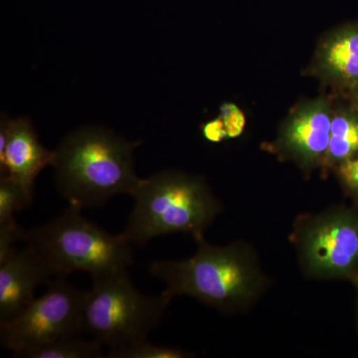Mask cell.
Listing matches in <instances>:
<instances>
[{"label": "cell", "mask_w": 358, "mask_h": 358, "mask_svg": "<svg viewBox=\"0 0 358 358\" xmlns=\"http://www.w3.org/2000/svg\"><path fill=\"white\" fill-rule=\"evenodd\" d=\"M194 255L183 260L155 261L150 274L166 284L169 299L189 296L219 312L243 313L267 291L270 281L251 245L215 246L196 240Z\"/></svg>", "instance_id": "cell-1"}, {"label": "cell", "mask_w": 358, "mask_h": 358, "mask_svg": "<svg viewBox=\"0 0 358 358\" xmlns=\"http://www.w3.org/2000/svg\"><path fill=\"white\" fill-rule=\"evenodd\" d=\"M141 143L99 127L72 131L55 150L52 166L59 192L82 209L102 206L117 195L131 196L141 179L134 164V150Z\"/></svg>", "instance_id": "cell-2"}, {"label": "cell", "mask_w": 358, "mask_h": 358, "mask_svg": "<svg viewBox=\"0 0 358 358\" xmlns=\"http://www.w3.org/2000/svg\"><path fill=\"white\" fill-rule=\"evenodd\" d=\"M131 197V209L122 237L131 244L173 233L192 235L195 241L222 212V204L202 176L164 171L141 179Z\"/></svg>", "instance_id": "cell-3"}, {"label": "cell", "mask_w": 358, "mask_h": 358, "mask_svg": "<svg viewBox=\"0 0 358 358\" xmlns=\"http://www.w3.org/2000/svg\"><path fill=\"white\" fill-rule=\"evenodd\" d=\"M24 242L53 278L83 271L98 279L128 270L134 262L129 242L91 222L82 208L71 204L58 217L26 231Z\"/></svg>", "instance_id": "cell-4"}, {"label": "cell", "mask_w": 358, "mask_h": 358, "mask_svg": "<svg viewBox=\"0 0 358 358\" xmlns=\"http://www.w3.org/2000/svg\"><path fill=\"white\" fill-rule=\"evenodd\" d=\"M171 299L145 296L136 289L128 270L93 279L86 292L82 333L109 350L147 339L162 322Z\"/></svg>", "instance_id": "cell-5"}, {"label": "cell", "mask_w": 358, "mask_h": 358, "mask_svg": "<svg viewBox=\"0 0 358 358\" xmlns=\"http://www.w3.org/2000/svg\"><path fill=\"white\" fill-rule=\"evenodd\" d=\"M291 241L308 277L358 284V210L355 206H334L299 216Z\"/></svg>", "instance_id": "cell-6"}, {"label": "cell", "mask_w": 358, "mask_h": 358, "mask_svg": "<svg viewBox=\"0 0 358 358\" xmlns=\"http://www.w3.org/2000/svg\"><path fill=\"white\" fill-rule=\"evenodd\" d=\"M66 279L54 278L46 293L34 299L20 315L0 322V343L14 357H25L52 341L83 334L86 292L75 289Z\"/></svg>", "instance_id": "cell-7"}, {"label": "cell", "mask_w": 358, "mask_h": 358, "mask_svg": "<svg viewBox=\"0 0 358 358\" xmlns=\"http://www.w3.org/2000/svg\"><path fill=\"white\" fill-rule=\"evenodd\" d=\"M333 121V95H320L294 106L285 117L272 152L310 173L324 169Z\"/></svg>", "instance_id": "cell-8"}, {"label": "cell", "mask_w": 358, "mask_h": 358, "mask_svg": "<svg viewBox=\"0 0 358 358\" xmlns=\"http://www.w3.org/2000/svg\"><path fill=\"white\" fill-rule=\"evenodd\" d=\"M308 74L336 95H346L358 85V21L336 26L320 36Z\"/></svg>", "instance_id": "cell-9"}, {"label": "cell", "mask_w": 358, "mask_h": 358, "mask_svg": "<svg viewBox=\"0 0 358 358\" xmlns=\"http://www.w3.org/2000/svg\"><path fill=\"white\" fill-rule=\"evenodd\" d=\"M55 150L40 143L38 134L28 117L7 120L6 150L0 155V173L13 179L29 192H34L35 181L47 166H52Z\"/></svg>", "instance_id": "cell-10"}, {"label": "cell", "mask_w": 358, "mask_h": 358, "mask_svg": "<svg viewBox=\"0 0 358 358\" xmlns=\"http://www.w3.org/2000/svg\"><path fill=\"white\" fill-rule=\"evenodd\" d=\"M48 268L29 247L16 250L0 264V322L14 319L34 300L40 285L49 284Z\"/></svg>", "instance_id": "cell-11"}, {"label": "cell", "mask_w": 358, "mask_h": 358, "mask_svg": "<svg viewBox=\"0 0 358 358\" xmlns=\"http://www.w3.org/2000/svg\"><path fill=\"white\" fill-rule=\"evenodd\" d=\"M333 95V121L322 171H334L358 155V110L343 95Z\"/></svg>", "instance_id": "cell-12"}, {"label": "cell", "mask_w": 358, "mask_h": 358, "mask_svg": "<svg viewBox=\"0 0 358 358\" xmlns=\"http://www.w3.org/2000/svg\"><path fill=\"white\" fill-rule=\"evenodd\" d=\"M26 358H100L103 357V345L95 339L78 336L57 339L40 346L25 355Z\"/></svg>", "instance_id": "cell-13"}, {"label": "cell", "mask_w": 358, "mask_h": 358, "mask_svg": "<svg viewBox=\"0 0 358 358\" xmlns=\"http://www.w3.org/2000/svg\"><path fill=\"white\" fill-rule=\"evenodd\" d=\"M33 193L7 176L0 178V224L15 220L14 214L31 205Z\"/></svg>", "instance_id": "cell-14"}, {"label": "cell", "mask_w": 358, "mask_h": 358, "mask_svg": "<svg viewBox=\"0 0 358 358\" xmlns=\"http://www.w3.org/2000/svg\"><path fill=\"white\" fill-rule=\"evenodd\" d=\"M192 353L173 346L155 345L147 339L136 341L117 350H109L108 358H185Z\"/></svg>", "instance_id": "cell-15"}, {"label": "cell", "mask_w": 358, "mask_h": 358, "mask_svg": "<svg viewBox=\"0 0 358 358\" xmlns=\"http://www.w3.org/2000/svg\"><path fill=\"white\" fill-rule=\"evenodd\" d=\"M334 173L346 196L352 200L358 210V155L336 167Z\"/></svg>", "instance_id": "cell-16"}, {"label": "cell", "mask_w": 358, "mask_h": 358, "mask_svg": "<svg viewBox=\"0 0 358 358\" xmlns=\"http://www.w3.org/2000/svg\"><path fill=\"white\" fill-rule=\"evenodd\" d=\"M26 231L15 220L0 224V264L6 262L16 252L14 244L25 241Z\"/></svg>", "instance_id": "cell-17"}, {"label": "cell", "mask_w": 358, "mask_h": 358, "mask_svg": "<svg viewBox=\"0 0 358 358\" xmlns=\"http://www.w3.org/2000/svg\"><path fill=\"white\" fill-rule=\"evenodd\" d=\"M201 131L205 140L211 141V143H219L227 136L223 122L220 119L206 122L202 126Z\"/></svg>", "instance_id": "cell-18"}, {"label": "cell", "mask_w": 358, "mask_h": 358, "mask_svg": "<svg viewBox=\"0 0 358 358\" xmlns=\"http://www.w3.org/2000/svg\"><path fill=\"white\" fill-rule=\"evenodd\" d=\"M350 101L353 107L358 110V85L355 88L350 90L346 95H343Z\"/></svg>", "instance_id": "cell-19"}, {"label": "cell", "mask_w": 358, "mask_h": 358, "mask_svg": "<svg viewBox=\"0 0 358 358\" xmlns=\"http://www.w3.org/2000/svg\"><path fill=\"white\" fill-rule=\"evenodd\" d=\"M357 291H358V284L357 285ZM357 324H358V294H357Z\"/></svg>", "instance_id": "cell-20"}]
</instances>
